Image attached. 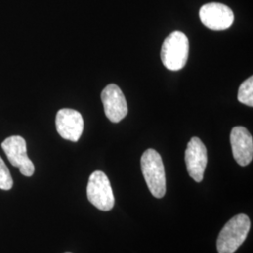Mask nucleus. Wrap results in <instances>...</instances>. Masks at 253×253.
Masks as SVG:
<instances>
[{
	"instance_id": "nucleus-1",
	"label": "nucleus",
	"mask_w": 253,
	"mask_h": 253,
	"mask_svg": "<svg viewBox=\"0 0 253 253\" xmlns=\"http://www.w3.org/2000/svg\"><path fill=\"white\" fill-rule=\"evenodd\" d=\"M251 229L250 217L238 214L232 217L221 229L217 240L218 253H235L244 243Z\"/></svg>"
},
{
	"instance_id": "nucleus-2",
	"label": "nucleus",
	"mask_w": 253,
	"mask_h": 253,
	"mask_svg": "<svg viewBox=\"0 0 253 253\" xmlns=\"http://www.w3.org/2000/svg\"><path fill=\"white\" fill-rule=\"evenodd\" d=\"M190 52L189 39L181 31H173L162 46L161 57L165 68L172 72L182 70L188 61Z\"/></svg>"
},
{
	"instance_id": "nucleus-3",
	"label": "nucleus",
	"mask_w": 253,
	"mask_h": 253,
	"mask_svg": "<svg viewBox=\"0 0 253 253\" xmlns=\"http://www.w3.org/2000/svg\"><path fill=\"white\" fill-rule=\"evenodd\" d=\"M141 167L147 187L156 198H163L166 192V176L161 155L155 149L145 150L141 158Z\"/></svg>"
},
{
	"instance_id": "nucleus-4",
	"label": "nucleus",
	"mask_w": 253,
	"mask_h": 253,
	"mask_svg": "<svg viewBox=\"0 0 253 253\" xmlns=\"http://www.w3.org/2000/svg\"><path fill=\"white\" fill-rule=\"evenodd\" d=\"M87 199L101 211H110L115 206V196L107 175L101 171L91 173L86 188Z\"/></svg>"
},
{
	"instance_id": "nucleus-5",
	"label": "nucleus",
	"mask_w": 253,
	"mask_h": 253,
	"mask_svg": "<svg viewBox=\"0 0 253 253\" xmlns=\"http://www.w3.org/2000/svg\"><path fill=\"white\" fill-rule=\"evenodd\" d=\"M1 147L10 164L19 168L23 175L27 177L33 175L35 166L27 156V143L23 137L19 135L8 137L2 142Z\"/></svg>"
},
{
	"instance_id": "nucleus-6",
	"label": "nucleus",
	"mask_w": 253,
	"mask_h": 253,
	"mask_svg": "<svg viewBox=\"0 0 253 253\" xmlns=\"http://www.w3.org/2000/svg\"><path fill=\"white\" fill-rule=\"evenodd\" d=\"M199 16L203 25L212 30H225L235 20L233 10L221 3L204 5L200 9Z\"/></svg>"
},
{
	"instance_id": "nucleus-7",
	"label": "nucleus",
	"mask_w": 253,
	"mask_h": 253,
	"mask_svg": "<svg viewBox=\"0 0 253 253\" xmlns=\"http://www.w3.org/2000/svg\"><path fill=\"white\" fill-rule=\"evenodd\" d=\"M185 162L190 177L196 182H201L208 164L207 147L198 137H192L185 151Z\"/></svg>"
},
{
	"instance_id": "nucleus-8",
	"label": "nucleus",
	"mask_w": 253,
	"mask_h": 253,
	"mask_svg": "<svg viewBox=\"0 0 253 253\" xmlns=\"http://www.w3.org/2000/svg\"><path fill=\"white\" fill-rule=\"evenodd\" d=\"M101 100L104 113L113 123H118L124 119L127 114L126 98L117 84H108L101 92Z\"/></svg>"
},
{
	"instance_id": "nucleus-9",
	"label": "nucleus",
	"mask_w": 253,
	"mask_h": 253,
	"mask_svg": "<svg viewBox=\"0 0 253 253\" xmlns=\"http://www.w3.org/2000/svg\"><path fill=\"white\" fill-rule=\"evenodd\" d=\"M58 134L65 140L78 142L84 130V119L81 114L73 109H60L55 118Z\"/></svg>"
},
{
	"instance_id": "nucleus-10",
	"label": "nucleus",
	"mask_w": 253,
	"mask_h": 253,
	"mask_svg": "<svg viewBox=\"0 0 253 253\" xmlns=\"http://www.w3.org/2000/svg\"><path fill=\"white\" fill-rule=\"evenodd\" d=\"M230 141L235 162L241 166H247L253 159V139L244 126H235L230 135Z\"/></svg>"
},
{
	"instance_id": "nucleus-11",
	"label": "nucleus",
	"mask_w": 253,
	"mask_h": 253,
	"mask_svg": "<svg viewBox=\"0 0 253 253\" xmlns=\"http://www.w3.org/2000/svg\"><path fill=\"white\" fill-rule=\"evenodd\" d=\"M237 99L245 105L253 106V77L251 76L241 84L237 94Z\"/></svg>"
},
{
	"instance_id": "nucleus-12",
	"label": "nucleus",
	"mask_w": 253,
	"mask_h": 253,
	"mask_svg": "<svg viewBox=\"0 0 253 253\" xmlns=\"http://www.w3.org/2000/svg\"><path fill=\"white\" fill-rule=\"evenodd\" d=\"M13 186V179L6 163L0 157V190H9Z\"/></svg>"
},
{
	"instance_id": "nucleus-13",
	"label": "nucleus",
	"mask_w": 253,
	"mask_h": 253,
	"mask_svg": "<svg viewBox=\"0 0 253 253\" xmlns=\"http://www.w3.org/2000/svg\"></svg>"
}]
</instances>
